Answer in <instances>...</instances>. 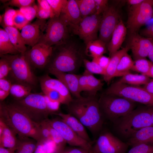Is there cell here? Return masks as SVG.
Wrapping results in <instances>:
<instances>
[{
    "instance_id": "21",
    "label": "cell",
    "mask_w": 153,
    "mask_h": 153,
    "mask_svg": "<svg viewBox=\"0 0 153 153\" xmlns=\"http://www.w3.org/2000/svg\"><path fill=\"white\" fill-rule=\"evenodd\" d=\"M79 137L91 143V140L82 123L76 117L69 113H59L57 114Z\"/></svg>"
},
{
    "instance_id": "45",
    "label": "cell",
    "mask_w": 153,
    "mask_h": 153,
    "mask_svg": "<svg viewBox=\"0 0 153 153\" xmlns=\"http://www.w3.org/2000/svg\"><path fill=\"white\" fill-rule=\"evenodd\" d=\"M55 153H90L86 149L78 147H65L64 148Z\"/></svg>"
},
{
    "instance_id": "11",
    "label": "cell",
    "mask_w": 153,
    "mask_h": 153,
    "mask_svg": "<svg viewBox=\"0 0 153 153\" xmlns=\"http://www.w3.org/2000/svg\"><path fill=\"white\" fill-rule=\"evenodd\" d=\"M102 14H95L82 18L78 24L69 26L70 33L78 36L86 45L97 39Z\"/></svg>"
},
{
    "instance_id": "58",
    "label": "cell",
    "mask_w": 153,
    "mask_h": 153,
    "mask_svg": "<svg viewBox=\"0 0 153 153\" xmlns=\"http://www.w3.org/2000/svg\"><path fill=\"white\" fill-rule=\"evenodd\" d=\"M9 94V92L0 89V100L1 101H2L4 100Z\"/></svg>"
},
{
    "instance_id": "9",
    "label": "cell",
    "mask_w": 153,
    "mask_h": 153,
    "mask_svg": "<svg viewBox=\"0 0 153 153\" xmlns=\"http://www.w3.org/2000/svg\"><path fill=\"white\" fill-rule=\"evenodd\" d=\"M43 30L38 43L50 46L62 43L71 34L67 24L60 17L49 18Z\"/></svg>"
},
{
    "instance_id": "27",
    "label": "cell",
    "mask_w": 153,
    "mask_h": 153,
    "mask_svg": "<svg viewBox=\"0 0 153 153\" xmlns=\"http://www.w3.org/2000/svg\"><path fill=\"white\" fill-rule=\"evenodd\" d=\"M107 46L102 41L98 39L92 41L86 45L87 56L93 58L103 55L106 52Z\"/></svg>"
},
{
    "instance_id": "18",
    "label": "cell",
    "mask_w": 153,
    "mask_h": 153,
    "mask_svg": "<svg viewBox=\"0 0 153 153\" xmlns=\"http://www.w3.org/2000/svg\"><path fill=\"white\" fill-rule=\"evenodd\" d=\"M46 23L44 20L39 19L22 28L20 33L26 45L32 47L38 43Z\"/></svg>"
},
{
    "instance_id": "39",
    "label": "cell",
    "mask_w": 153,
    "mask_h": 153,
    "mask_svg": "<svg viewBox=\"0 0 153 153\" xmlns=\"http://www.w3.org/2000/svg\"><path fill=\"white\" fill-rule=\"evenodd\" d=\"M17 11V10H16L11 8H9L6 10L2 16V25L14 27L13 20Z\"/></svg>"
},
{
    "instance_id": "15",
    "label": "cell",
    "mask_w": 153,
    "mask_h": 153,
    "mask_svg": "<svg viewBox=\"0 0 153 153\" xmlns=\"http://www.w3.org/2000/svg\"><path fill=\"white\" fill-rule=\"evenodd\" d=\"M53 47L43 43H37L24 54L32 68L46 67L52 54Z\"/></svg>"
},
{
    "instance_id": "10",
    "label": "cell",
    "mask_w": 153,
    "mask_h": 153,
    "mask_svg": "<svg viewBox=\"0 0 153 153\" xmlns=\"http://www.w3.org/2000/svg\"><path fill=\"white\" fill-rule=\"evenodd\" d=\"M153 0H144L142 3L130 7L126 27L129 35L137 33L140 28L152 18Z\"/></svg>"
},
{
    "instance_id": "26",
    "label": "cell",
    "mask_w": 153,
    "mask_h": 153,
    "mask_svg": "<svg viewBox=\"0 0 153 153\" xmlns=\"http://www.w3.org/2000/svg\"><path fill=\"white\" fill-rule=\"evenodd\" d=\"M2 26L7 32L11 42L15 48L20 53L24 54L27 50V48L21 33L14 27L3 25Z\"/></svg>"
},
{
    "instance_id": "40",
    "label": "cell",
    "mask_w": 153,
    "mask_h": 153,
    "mask_svg": "<svg viewBox=\"0 0 153 153\" xmlns=\"http://www.w3.org/2000/svg\"><path fill=\"white\" fill-rule=\"evenodd\" d=\"M127 153H153V144L135 145L132 146Z\"/></svg>"
},
{
    "instance_id": "16",
    "label": "cell",
    "mask_w": 153,
    "mask_h": 153,
    "mask_svg": "<svg viewBox=\"0 0 153 153\" xmlns=\"http://www.w3.org/2000/svg\"><path fill=\"white\" fill-rule=\"evenodd\" d=\"M129 35L128 44L131 50L135 60L146 58L153 46V39L144 37L138 33Z\"/></svg>"
},
{
    "instance_id": "34",
    "label": "cell",
    "mask_w": 153,
    "mask_h": 153,
    "mask_svg": "<svg viewBox=\"0 0 153 153\" xmlns=\"http://www.w3.org/2000/svg\"><path fill=\"white\" fill-rule=\"evenodd\" d=\"M85 70L87 78L88 90L87 92L88 95L96 96L97 92L102 89L104 83L100 80L95 77L93 74Z\"/></svg>"
},
{
    "instance_id": "42",
    "label": "cell",
    "mask_w": 153,
    "mask_h": 153,
    "mask_svg": "<svg viewBox=\"0 0 153 153\" xmlns=\"http://www.w3.org/2000/svg\"><path fill=\"white\" fill-rule=\"evenodd\" d=\"M29 22L20 10H17V13L13 20L14 27L21 30L23 27L28 24Z\"/></svg>"
},
{
    "instance_id": "3",
    "label": "cell",
    "mask_w": 153,
    "mask_h": 153,
    "mask_svg": "<svg viewBox=\"0 0 153 153\" xmlns=\"http://www.w3.org/2000/svg\"><path fill=\"white\" fill-rule=\"evenodd\" d=\"M0 119L20 137L32 138L37 142L42 140L39 123L32 120L13 103H0Z\"/></svg>"
},
{
    "instance_id": "36",
    "label": "cell",
    "mask_w": 153,
    "mask_h": 153,
    "mask_svg": "<svg viewBox=\"0 0 153 153\" xmlns=\"http://www.w3.org/2000/svg\"><path fill=\"white\" fill-rule=\"evenodd\" d=\"M46 120L50 131L52 140L55 143L56 146V152L61 150L65 147L66 142L59 133L52 127Z\"/></svg>"
},
{
    "instance_id": "33",
    "label": "cell",
    "mask_w": 153,
    "mask_h": 153,
    "mask_svg": "<svg viewBox=\"0 0 153 153\" xmlns=\"http://www.w3.org/2000/svg\"><path fill=\"white\" fill-rule=\"evenodd\" d=\"M82 18L96 14L94 0H75Z\"/></svg>"
},
{
    "instance_id": "20",
    "label": "cell",
    "mask_w": 153,
    "mask_h": 153,
    "mask_svg": "<svg viewBox=\"0 0 153 153\" xmlns=\"http://www.w3.org/2000/svg\"><path fill=\"white\" fill-rule=\"evenodd\" d=\"M68 27L78 24L82 19L75 0H68L64 6L59 17Z\"/></svg>"
},
{
    "instance_id": "49",
    "label": "cell",
    "mask_w": 153,
    "mask_h": 153,
    "mask_svg": "<svg viewBox=\"0 0 153 153\" xmlns=\"http://www.w3.org/2000/svg\"><path fill=\"white\" fill-rule=\"evenodd\" d=\"M95 2L96 14H102L107 9L109 5L107 0H94Z\"/></svg>"
},
{
    "instance_id": "54",
    "label": "cell",
    "mask_w": 153,
    "mask_h": 153,
    "mask_svg": "<svg viewBox=\"0 0 153 153\" xmlns=\"http://www.w3.org/2000/svg\"><path fill=\"white\" fill-rule=\"evenodd\" d=\"M141 35L153 39V25L147 27L142 30Z\"/></svg>"
},
{
    "instance_id": "23",
    "label": "cell",
    "mask_w": 153,
    "mask_h": 153,
    "mask_svg": "<svg viewBox=\"0 0 153 153\" xmlns=\"http://www.w3.org/2000/svg\"><path fill=\"white\" fill-rule=\"evenodd\" d=\"M130 49L129 46L127 44L126 46L117 51L110 56V61L106 69L103 79L106 82L109 83L115 77L117 67L122 57Z\"/></svg>"
},
{
    "instance_id": "64",
    "label": "cell",
    "mask_w": 153,
    "mask_h": 153,
    "mask_svg": "<svg viewBox=\"0 0 153 153\" xmlns=\"http://www.w3.org/2000/svg\"><path fill=\"white\" fill-rule=\"evenodd\" d=\"M152 18H153V15H152Z\"/></svg>"
},
{
    "instance_id": "13",
    "label": "cell",
    "mask_w": 153,
    "mask_h": 153,
    "mask_svg": "<svg viewBox=\"0 0 153 153\" xmlns=\"http://www.w3.org/2000/svg\"><path fill=\"white\" fill-rule=\"evenodd\" d=\"M121 20L118 9L114 6L109 5L102 14L98 39L107 46L114 30Z\"/></svg>"
},
{
    "instance_id": "31",
    "label": "cell",
    "mask_w": 153,
    "mask_h": 153,
    "mask_svg": "<svg viewBox=\"0 0 153 153\" xmlns=\"http://www.w3.org/2000/svg\"><path fill=\"white\" fill-rule=\"evenodd\" d=\"M15 153H34L38 142L35 140L28 137H20Z\"/></svg>"
},
{
    "instance_id": "30",
    "label": "cell",
    "mask_w": 153,
    "mask_h": 153,
    "mask_svg": "<svg viewBox=\"0 0 153 153\" xmlns=\"http://www.w3.org/2000/svg\"><path fill=\"white\" fill-rule=\"evenodd\" d=\"M32 88L27 85L15 82L12 84L10 94L16 100L22 99L31 93Z\"/></svg>"
},
{
    "instance_id": "51",
    "label": "cell",
    "mask_w": 153,
    "mask_h": 153,
    "mask_svg": "<svg viewBox=\"0 0 153 153\" xmlns=\"http://www.w3.org/2000/svg\"><path fill=\"white\" fill-rule=\"evenodd\" d=\"M92 61L95 62L106 70L110 61V57L103 55L92 59Z\"/></svg>"
},
{
    "instance_id": "47",
    "label": "cell",
    "mask_w": 153,
    "mask_h": 153,
    "mask_svg": "<svg viewBox=\"0 0 153 153\" xmlns=\"http://www.w3.org/2000/svg\"><path fill=\"white\" fill-rule=\"evenodd\" d=\"M36 17L39 19L45 20L55 17L52 11L44 9L38 6Z\"/></svg>"
},
{
    "instance_id": "1",
    "label": "cell",
    "mask_w": 153,
    "mask_h": 153,
    "mask_svg": "<svg viewBox=\"0 0 153 153\" xmlns=\"http://www.w3.org/2000/svg\"><path fill=\"white\" fill-rule=\"evenodd\" d=\"M71 34L63 42L53 47L48 69L76 74L87 56L86 45Z\"/></svg>"
},
{
    "instance_id": "41",
    "label": "cell",
    "mask_w": 153,
    "mask_h": 153,
    "mask_svg": "<svg viewBox=\"0 0 153 153\" xmlns=\"http://www.w3.org/2000/svg\"><path fill=\"white\" fill-rule=\"evenodd\" d=\"M38 8V6L35 5L21 8L19 10L30 22L36 16Z\"/></svg>"
},
{
    "instance_id": "32",
    "label": "cell",
    "mask_w": 153,
    "mask_h": 153,
    "mask_svg": "<svg viewBox=\"0 0 153 153\" xmlns=\"http://www.w3.org/2000/svg\"><path fill=\"white\" fill-rule=\"evenodd\" d=\"M134 64L130 56L128 54H125L121 58L117 67L115 77L122 76L129 73Z\"/></svg>"
},
{
    "instance_id": "25",
    "label": "cell",
    "mask_w": 153,
    "mask_h": 153,
    "mask_svg": "<svg viewBox=\"0 0 153 153\" xmlns=\"http://www.w3.org/2000/svg\"><path fill=\"white\" fill-rule=\"evenodd\" d=\"M3 122V129L2 132L0 134V147L8 148L15 151L18 143V140L16 135V133Z\"/></svg>"
},
{
    "instance_id": "14",
    "label": "cell",
    "mask_w": 153,
    "mask_h": 153,
    "mask_svg": "<svg viewBox=\"0 0 153 153\" xmlns=\"http://www.w3.org/2000/svg\"><path fill=\"white\" fill-rule=\"evenodd\" d=\"M49 124L58 131L67 143L71 146L80 147L90 152L91 143L85 141L78 136L60 118L46 120Z\"/></svg>"
},
{
    "instance_id": "5",
    "label": "cell",
    "mask_w": 153,
    "mask_h": 153,
    "mask_svg": "<svg viewBox=\"0 0 153 153\" xmlns=\"http://www.w3.org/2000/svg\"><path fill=\"white\" fill-rule=\"evenodd\" d=\"M103 116L113 123L135 109L136 103L125 98L103 93L98 99Z\"/></svg>"
},
{
    "instance_id": "2",
    "label": "cell",
    "mask_w": 153,
    "mask_h": 153,
    "mask_svg": "<svg viewBox=\"0 0 153 153\" xmlns=\"http://www.w3.org/2000/svg\"><path fill=\"white\" fill-rule=\"evenodd\" d=\"M67 106L68 113L77 118L92 134L95 135L101 130L103 116L97 96L73 99Z\"/></svg>"
},
{
    "instance_id": "28",
    "label": "cell",
    "mask_w": 153,
    "mask_h": 153,
    "mask_svg": "<svg viewBox=\"0 0 153 153\" xmlns=\"http://www.w3.org/2000/svg\"><path fill=\"white\" fill-rule=\"evenodd\" d=\"M20 53L11 42L8 35L4 29H0V56L14 55Z\"/></svg>"
},
{
    "instance_id": "8",
    "label": "cell",
    "mask_w": 153,
    "mask_h": 153,
    "mask_svg": "<svg viewBox=\"0 0 153 153\" xmlns=\"http://www.w3.org/2000/svg\"><path fill=\"white\" fill-rule=\"evenodd\" d=\"M103 93L123 97L146 106H153V94L139 86L115 82L108 87Z\"/></svg>"
},
{
    "instance_id": "53",
    "label": "cell",
    "mask_w": 153,
    "mask_h": 153,
    "mask_svg": "<svg viewBox=\"0 0 153 153\" xmlns=\"http://www.w3.org/2000/svg\"><path fill=\"white\" fill-rule=\"evenodd\" d=\"M12 83L6 78L0 79V89L9 92Z\"/></svg>"
},
{
    "instance_id": "46",
    "label": "cell",
    "mask_w": 153,
    "mask_h": 153,
    "mask_svg": "<svg viewBox=\"0 0 153 153\" xmlns=\"http://www.w3.org/2000/svg\"><path fill=\"white\" fill-rule=\"evenodd\" d=\"M35 1L34 0H11L9 1L7 5L20 8L31 5Z\"/></svg>"
},
{
    "instance_id": "50",
    "label": "cell",
    "mask_w": 153,
    "mask_h": 153,
    "mask_svg": "<svg viewBox=\"0 0 153 153\" xmlns=\"http://www.w3.org/2000/svg\"><path fill=\"white\" fill-rule=\"evenodd\" d=\"M45 95V98L48 109L51 114H54L59 109L61 103L58 101H52Z\"/></svg>"
},
{
    "instance_id": "57",
    "label": "cell",
    "mask_w": 153,
    "mask_h": 153,
    "mask_svg": "<svg viewBox=\"0 0 153 153\" xmlns=\"http://www.w3.org/2000/svg\"><path fill=\"white\" fill-rule=\"evenodd\" d=\"M143 88L150 93L153 94V79L150 80L143 86Z\"/></svg>"
},
{
    "instance_id": "24",
    "label": "cell",
    "mask_w": 153,
    "mask_h": 153,
    "mask_svg": "<svg viewBox=\"0 0 153 153\" xmlns=\"http://www.w3.org/2000/svg\"><path fill=\"white\" fill-rule=\"evenodd\" d=\"M127 143L132 146L140 144H153V126L144 127L128 139Z\"/></svg>"
},
{
    "instance_id": "12",
    "label": "cell",
    "mask_w": 153,
    "mask_h": 153,
    "mask_svg": "<svg viewBox=\"0 0 153 153\" xmlns=\"http://www.w3.org/2000/svg\"><path fill=\"white\" fill-rule=\"evenodd\" d=\"M128 146L111 132L106 131L100 135L90 153H126Z\"/></svg>"
},
{
    "instance_id": "22",
    "label": "cell",
    "mask_w": 153,
    "mask_h": 153,
    "mask_svg": "<svg viewBox=\"0 0 153 153\" xmlns=\"http://www.w3.org/2000/svg\"><path fill=\"white\" fill-rule=\"evenodd\" d=\"M127 31L126 26L121 20L114 30L107 45L110 56L119 50L125 40Z\"/></svg>"
},
{
    "instance_id": "17",
    "label": "cell",
    "mask_w": 153,
    "mask_h": 153,
    "mask_svg": "<svg viewBox=\"0 0 153 153\" xmlns=\"http://www.w3.org/2000/svg\"><path fill=\"white\" fill-rule=\"evenodd\" d=\"M39 81L42 92L53 90L60 94L61 99V104L67 105L72 100L73 98L71 93L59 79L53 78L47 74L40 77Z\"/></svg>"
},
{
    "instance_id": "44",
    "label": "cell",
    "mask_w": 153,
    "mask_h": 153,
    "mask_svg": "<svg viewBox=\"0 0 153 153\" xmlns=\"http://www.w3.org/2000/svg\"><path fill=\"white\" fill-rule=\"evenodd\" d=\"M43 140H52L48 124L46 120L39 123Z\"/></svg>"
},
{
    "instance_id": "38",
    "label": "cell",
    "mask_w": 153,
    "mask_h": 153,
    "mask_svg": "<svg viewBox=\"0 0 153 153\" xmlns=\"http://www.w3.org/2000/svg\"><path fill=\"white\" fill-rule=\"evenodd\" d=\"M47 1L52 10L55 17H59L67 0H47Z\"/></svg>"
},
{
    "instance_id": "62",
    "label": "cell",
    "mask_w": 153,
    "mask_h": 153,
    "mask_svg": "<svg viewBox=\"0 0 153 153\" xmlns=\"http://www.w3.org/2000/svg\"><path fill=\"white\" fill-rule=\"evenodd\" d=\"M146 76L149 77L153 78V65L152 66L149 72L146 74Z\"/></svg>"
},
{
    "instance_id": "6",
    "label": "cell",
    "mask_w": 153,
    "mask_h": 153,
    "mask_svg": "<svg viewBox=\"0 0 153 153\" xmlns=\"http://www.w3.org/2000/svg\"><path fill=\"white\" fill-rule=\"evenodd\" d=\"M32 120L40 123L51 114L47 107L45 95L43 93H31L24 98L13 103Z\"/></svg>"
},
{
    "instance_id": "48",
    "label": "cell",
    "mask_w": 153,
    "mask_h": 153,
    "mask_svg": "<svg viewBox=\"0 0 153 153\" xmlns=\"http://www.w3.org/2000/svg\"><path fill=\"white\" fill-rule=\"evenodd\" d=\"M78 83L80 91L87 92L88 84L86 72L84 70L82 74L78 75Z\"/></svg>"
},
{
    "instance_id": "55",
    "label": "cell",
    "mask_w": 153,
    "mask_h": 153,
    "mask_svg": "<svg viewBox=\"0 0 153 153\" xmlns=\"http://www.w3.org/2000/svg\"><path fill=\"white\" fill-rule=\"evenodd\" d=\"M37 1L38 3V6L42 8L48 10L52 11L47 0H38Z\"/></svg>"
},
{
    "instance_id": "4",
    "label": "cell",
    "mask_w": 153,
    "mask_h": 153,
    "mask_svg": "<svg viewBox=\"0 0 153 153\" xmlns=\"http://www.w3.org/2000/svg\"><path fill=\"white\" fill-rule=\"evenodd\" d=\"M114 123L118 133L128 139L142 128L153 126L150 112L147 106L134 109Z\"/></svg>"
},
{
    "instance_id": "35",
    "label": "cell",
    "mask_w": 153,
    "mask_h": 153,
    "mask_svg": "<svg viewBox=\"0 0 153 153\" xmlns=\"http://www.w3.org/2000/svg\"><path fill=\"white\" fill-rule=\"evenodd\" d=\"M153 65L152 62L146 58L139 59L135 61L131 70L146 75Z\"/></svg>"
},
{
    "instance_id": "29",
    "label": "cell",
    "mask_w": 153,
    "mask_h": 153,
    "mask_svg": "<svg viewBox=\"0 0 153 153\" xmlns=\"http://www.w3.org/2000/svg\"><path fill=\"white\" fill-rule=\"evenodd\" d=\"M150 80L149 77L145 75L135 74L129 73L122 76L116 82L118 83L139 86L141 85H145Z\"/></svg>"
},
{
    "instance_id": "59",
    "label": "cell",
    "mask_w": 153,
    "mask_h": 153,
    "mask_svg": "<svg viewBox=\"0 0 153 153\" xmlns=\"http://www.w3.org/2000/svg\"><path fill=\"white\" fill-rule=\"evenodd\" d=\"M144 0H128L126 1L127 3L131 6L139 4L143 2Z\"/></svg>"
},
{
    "instance_id": "52",
    "label": "cell",
    "mask_w": 153,
    "mask_h": 153,
    "mask_svg": "<svg viewBox=\"0 0 153 153\" xmlns=\"http://www.w3.org/2000/svg\"><path fill=\"white\" fill-rule=\"evenodd\" d=\"M42 92L51 100L59 101L61 103V97L60 94L56 91L53 90H48L43 91Z\"/></svg>"
},
{
    "instance_id": "43",
    "label": "cell",
    "mask_w": 153,
    "mask_h": 153,
    "mask_svg": "<svg viewBox=\"0 0 153 153\" xmlns=\"http://www.w3.org/2000/svg\"><path fill=\"white\" fill-rule=\"evenodd\" d=\"M1 58L0 60V79L6 78L11 70L10 65L8 61L4 58Z\"/></svg>"
},
{
    "instance_id": "60",
    "label": "cell",
    "mask_w": 153,
    "mask_h": 153,
    "mask_svg": "<svg viewBox=\"0 0 153 153\" xmlns=\"http://www.w3.org/2000/svg\"><path fill=\"white\" fill-rule=\"evenodd\" d=\"M0 153H15V151L8 148L0 147Z\"/></svg>"
},
{
    "instance_id": "56",
    "label": "cell",
    "mask_w": 153,
    "mask_h": 153,
    "mask_svg": "<svg viewBox=\"0 0 153 153\" xmlns=\"http://www.w3.org/2000/svg\"><path fill=\"white\" fill-rule=\"evenodd\" d=\"M37 142V146L34 153H46L45 148L42 141Z\"/></svg>"
},
{
    "instance_id": "63",
    "label": "cell",
    "mask_w": 153,
    "mask_h": 153,
    "mask_svg": "<svg viewBox=\"0 0 153 153\" xmlns=\"http://www.w3.org/2000/svg\"><path fill=\"white\" fill-rule=\"evenodd\" d=\"M148 107L150 112L152 123L153 126V106H148Z\"/></svg>"
},
{
    "instance_id": "7",
    "label": "cell",
    "mask_w": 153,
    "mask_h": 153,
    "mask_svg": "<svg viewBox=\"0 0 153 153\" xmlns=\"http://www.w3.org/2000/svg\"><path fill=\"white\" fill-rule=\"evenodd\" d=\"M0 57L6 59L9 63L11 68L9 74L15 83L27 85L33 88L37 85V78L24 54H8Z\"/></svg>"
},
{
    "instance_id": "19",
    "label": "cell",
    "mask_w": 153,
    "mask_h": 153,
    "mask_svg": "<svg viewBox=\"0 0 153 153\" xmlns=\"http://www.w3.org/2000/svg\"><path fill=\"white\" fill-rule=\"evenodd\" d=\"M48 72L55 76L65 86L72 95L75 98L82 96L79 86L78 75L65 73L53 69H48Z\"/></svg>"
},
{
    "instance_id": "37",
    "label": "cell",
    "mask_w": 153,
    "mask_h": 153,
    "mask_svg": "<svg viewBox=\"0 0 153 153\" xmlns=\"http://www.w3.org/2000/svg\"><path fill=\"white\" fill-rule=\"evenodd\" d=\"M83 65L85 69L91 73L100 74L103 76L105 74V70L92 61H90L87 59H85Z\"/></svg>"
},
{
    "instance_id": "61",
    "label": "cell",
    "mask_w": 153,
    "mask_h": 153,
    "mask_svg": "<svg viewBox=\"0 0 153 153\" xmlns=\"http://www.w3.org/2000/svg\"><path fill=\"white\" fill-rule=\"evenodd\" d=\"M148 57L153 63V46L148 55Z\"/></svg>"
}]
</instances>
